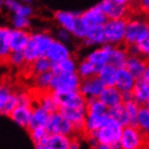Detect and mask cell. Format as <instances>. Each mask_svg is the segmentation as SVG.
Returning a JSON list of instances; mask_svg holds the SVG:
<instances>
[{
	"instance_id": "obj_1",
	"label": "cell",
	"mask_w": 149,
	"mask_h": 149,
	"mask_svg": "<svg viewBox=\"0 0 149 149\" xmlns=\"http://www.w3.org/2000/svg\"><path fill=\"white\" fill-rule=\"evenodd\" d=\"M149 36V20L142 15H131L127 18L124 45H136Z\"/></svg>"
},
{
	"instance_id": "obj_2",
	"label": "cell",
	"mask_w": 149,
	"mask_h": 149,
	"mask_svg": "<svg viewBox=\"0 0 149 149\" xmlns=\"http://www.w3.org/2000/svg\"><path fill=\"white\" fill-rule=\"evenodd\" d=\"M118 143L120 149H147L146 135L135 125L123 127Z\"/></svg>"
},
{
	"instance_id": "obj_3",
	"label": "cell",
	"mask_w": 149,
	"mask_h": 149,
	"mask_svg": "<svg viewBox=\"0 0 149 149\" xmlns=\"http://www.w3.org/2000/svg\"><path fill=\"white\" fill-rule=\"evenodd\" d=\"M122 130H123V127L116 120L109 118L104 126L89 135L92 136L99 143L112 146L119 142Z\"/></svg>"
},
{
	"instance_id": "obj_4",
	"label": "cell",
	"mask_w": 149,
	"mask_h": 149,
	"mask_svg": "<svg viewBox=\"0 0 149 149\" xmlns=\"http://www.w3.org/2000/svg\"><path fill=\"white\" fill-rule=\"evenodd\" d=\"M81 78L78 73H58L54 74L50 85V91L52 92H65L79 91Z\"/></svg>"
},
{
	"instance_id": "obj_5",
	"label": "cell",
	"mask_w": 149,
	"mask_h": 149,
	"mask_svg": "<svg viewBox=\"0 0 149 149\" xmlns=\"http://www.w3.org/2000/svg\"><path fill=\"white\" fill-rule=\"evenodd\" d=\"M127 19H109L103 25L108 45H124Z\"/></svg>"
},
{
	"instance_id": "obj_6",
	"label": "cell",
	"mask_w": 149,
	"mask_h": 149,
	"mask_svg": "<svg viewBox=\"0 0 149 149\" xmlns=\"http://www.w3.org/2000/svg\"><path fill=\"white\" fill-rule=\"evenodd\" d=\"M45 128L49 134L76 136L72 124L60 111L50 114Z\"/></svg>"
},
{
	"instance_id": "obj_7",
	"label": "cell",
	"mask_w": 149,
	"mask_h": 149,
	"mask_svg": "<svg viewBox=\"0 0 149 149\" xmlns=\"http://www.w3.org/2000/svg\"><path fill=\"white\" fill-rule=\"evenodd\" d=\"M54 95L60 109H84L86 108L87 99L80 92V91L54 92Z\"/></svg>"
},
{
	"instance_id": "obj_8",
	"label": "cell",
	"mask_w": 149,
	"mask_h": 149,
	"mask_svg": "<svg viewBox=\"0 0 149 149\" xmlns=\"http://www.w3.org/2000/svg\"><path fill=\"white\" fill-rule=\"evenodd\" d=\"M99 6L108 19H127L133 14L130 6L118 5L112 0H103L99 4Z\"/></svg>"
},
{
	"instance_id": "obj_9",
	"label": "cell",
	"mask_w": 149,
	"mask_h": 149,
	"mask_svg": "<svg viewBox=\"0 0 149 149\" xmlns=\"http://www.w3.org/2000/svg\"><path fill=\"white\" fill-rule=\"evenodd\" d=\"M106 87L98 75H93L85 79H81L80 85V92L86 99L99 98V96Z\"/></svg>"
},
{
	"instance_id": "obj_10",
	"label": "cell",
	"mask_w": 149,
	"mask_h": 149,
	"mask_svg": "<svg viewBox=\"0 0 149 149\" xmlns=\"http://www.w3.org/2000/svg\"><path fill=\"white\" fill-rule=\"evenodd\" d=\"M59 111L73 126L75 135H83L86 118V108L84 109H60Z\"/></svg>"
},
{
	"instance_id": "obj_11",
	"label": "cell",
	"mask_w": 149,
	"mask_h": 149,
	"mask_svg": "<svg viewBox=\"0 0 149 149\" xmlns=\"http://www.w3.org/2000/svg\"><path fill=\"white\" fill-rule=\"evenodd\" d=\"M99 100L108 109L116 107L123 103L122 92L115 86H107L99 96Z\"/></svg>"
},
{
	"instance_id": "obj_12",
	"label": "cell",
	"mask_w": 149,
	"mask_h": 149,
	"mask_svg": "<svg viewBox=\"0 0 149 149\" xmlns=\"http://www.w3.org/2000/svg\"><path fill=\"white\" fill-rule=\"evenodd\" d=\"M112 46L113 45H108V43L103 45L100 48L96 49L95 51L91 52L86 58L96 67V69L98 70V72L104 65L109 63V56Z\"/></svg>"
},
{
	"instance_id": "obj_13",
	"label": "cell",
	"mask_w": 149,
	"mask_h": 149,
	"mask_svg": "<svg viewBox=\"0 0 149 149\" xmlns=\"http://www.w3.org/2000/svg\"><path fill=\"white\" fill-rule=\"evenodd\" d=\"M136 80V79H135L125 66L117 68L115 87H117L122 93L130 92L132 91Z\"/></svg>"
},
{
	"instance_id": "obj_14",
	"label": "cell",
	"mask_w": 149,
	"mask_h": 149,
	"mask_svg": "<svg viewBox=\"0 0 149 149\" xmlns=\"http://www.w3.org/2000/svg\"><path fill=\"white\" fill-rule=\"evenodd\" d=\"M132 97L140 106L146 105L149 100V80L145 77L136 79L132 91Z\"/></svg>"
},
{
	"instance_id": "obj_15",
	"label": "cell",
	"mask_w": 149,
	"mask_h": 149,
	"mask_svg": "<svg viewBox=\"0 0 149 149\" xmlns=\"http://www.w3.org/2000/svg\"><path fill=\"white\" fill-rule=\"evenodd\" d=\"M109 113H103V114H89L86 113V118L84 123V130L83 135H89L96 130L104 126L109 119Z\"/></svg>"
},
{
	"instance_id": "obj_16",
	"label": "cell",
	"mask_w": 149,
	"mask_h": 149,
	"mask_svg": "<svg viewBox=\"0 0 149 149\" xmlns=\"http://www.w3.org/2000/svg\"><path fill=\"white\" fill-rule=\"evenodd\" d=\"M30 39V34L21 29L9 30L8 33V45L11 50L23 51Z\"/></svg>"
},
{
	"instance_id": "obj_17",
	"label": "cell",
	"mask_w": 149,
	"mask_h": 149,
	"mask_svg": "<svg viewBox=\"0 0 149 149\" xmlns=\"http://www.w3.org/2000/svg\"><path fill=\"white\" fill-rule=\"evenodd\" d=\"M33 106H26V105H16L14 110L9 114V117L16 125L21 127L27 128L32 115Z\"/></svg>"
},
{
	"instance_id": "obj_18",
	"label": "cell",
	"mask_w": 149,
	"mask_h": 149,
	"mask_svg": "<svg viewBox=\"0 0 149 149\" xmlns=\"http://www.w3.org/2000/svg\"><path fill=\"white\" fill-rule=\"evenodd\" d=\"M147 65V60L140 55H128L125 67L135 79L144 77Z\"/></svg>"
},
{
	"instance_id": "obj_19",
	"label": "cell",
	"mask_w": 149,
	"mask_h": 149,
	"mask_svg": "<svg viewBox=\"0 0 149 149\" xmlns=\"http://www.w3.org/2000/svg\"><path fill=\"white\" fill-rule=\"evenodd\" d=\"M82 20L84 23L89 26H93V25H104L109 19L105 14L102 12L100 7L98 6H95L89 10H87L83 14L81 15Z\"/></svg>"
},
{
	"instance_id": "obj_20",
	"label": "cell",
	"mask_w": 149,
	"mask_h": 149,
	"mask_svg": "<svg viewBox=\"0 0 149 149\" xmlns=\"http://www.w3.org/2000/svg\"><path fill=\"white\" fill-rule=\"evenodd\" d=\"M49 116L50 114L46 110L43 109L38 104L34 103L27 129L31 130L37 127H45Z\"/></svg>"
},
{
	"instance_id": "obj_21",
	"label": "cell",
	"mask_w": 149,
	"mask_h": 149,
	"mask_svg": "<svg viewBox=\"0 0 149 149\" xmlns=\"http://www.w3.org/2000/svg\"><path fill=\"white\" fill-rule=\"evenodd\" d=\"M45 57L48 58L51 62H60L62 60L69 58L70 52L67 47L62 42L52 41L46 52Z\"/></svg>"
},
{
	"instance_id": "obj_22",
	"label": "cell",
	"mask_w": 149,
	"mask_h": 149,
	"mask_svg": "<svg viewBox=\"0 0 149 149\" xmlns=\"http://www.w3.org/2000/svg\"><path fill=\"white\" fill-rule=\"evenodd\" d=\"M29 41L36 49L39 57H42L45 56L46 52L54 40L45 33H37L30 36Z\"/></svg>"
},
{
	"instance_id": "obj_23",
	"label": "cell",
	"mask_w": 149,
	"mask_h": 149,
	"mask_svg": "<svg viewBox=\"0 0 149 149\" xmlns=\"http://www.w3.org/2000/svg\"><path fill=\"white\" fill-rule=\"evenodd\" d=\"M85 39V43L88 45H106V37L103 25H93L88 29Z\"/></svg>"
},
{
	"instance_id": "obj_24",
	"label": "cell",
	"mask_w": 149,
	"mask_h": 149,
	"mask_svg": "<svg viewBox=\"0 0 149 149\" xmlns=\"http://www.w3.org/2000/svg\"><path fill=\"white\" fill-rule=\"evenodd\" d=\"M74 136L59 134H49L45 142L49 149H68Z\"/></svg>"
},
{
	"instance_id": "obj_25",
	"label": "cell",
	"mask_w": 149,
	"mask_h": 149,
	"mask_svg": "<svg viewBox=\"0 0 149 149\" xmlns=\"http://www.w3.org/2000/svg\"><path fill=\"white\" fill-rule=\"evenodd\" d=\"M127 57H128V54L125 45L112 46L109 63L112 64L116 68L124 67Z\"/></svg>"
},
{
	"instance_id": "obj_26",
	"label": "cell",
	"mask_w": 149,
	"mask_h": 149,
	"mask_svg": "<svg viewBox=\"0 0 149 149\" xmlns=\"http://www.w3.org/2000/svg\"><path fill=\"white\" fill-rule=\"evenodd\" d=\"M50 71L54 74L58 73H72L76 72V66L73 60L71 58H66L64 60L60 61V62H51Z\"/></svg>"
},
{
	"instance_id": "obj_27",
	"label": "cell",
	"mask_w": 149,
	"mask_h": 149,
	"mask_svg": "<svg viewBox=\"0 0 149 149\" xmlns=\"http://www.w3.org/2000/svg\"><path fill=\"white\" fill-rule=\"evenodd\" d=\"M27 66H28L27 67L28 74L34 77L38 74H41V73H43L45 72L50 71L51 61L48 58H46L45 56H42V57L38 58L37 60H36L33 63H28Z\"/></svg>"
},
{
	"instance_id": "obj_28",
	"label": "cell",
	"mask_w": 149,
	"mask_h": 149,
	"mask_svg": "<svg viewBox=\"0 0 149 149\" xmlns=\"http://www.w3.org/2000/svg\"><path fill=\"white\" fill-rule=\"evenodd\" d=\"M116 73L117 68L110 63H107L104 65L98 72V76L103 81L105 86H115L116 82Z\"/></svg>"
},
{
	"instance_id": "obj_29",
	"label": "cell",
	"mask_w": 149,
	"mask_h": 149,
	"mask_svg": "<svg viewBox=\"0 0 149 149\" xmlns=\"http://www.w3.org/2000/svg\"><path fill=\"white\" fill-rule=\"evenodd\" d=\"M108 113L109 115V118L116 120L118 123H119L122 127H126L130 125L129 118L126 112V109L124 108L123 103L118 105L116 107H113L108 109Z\"/></svg>"
},
{
	"instance_id": "obj_30",
	"label": "cell",
	"mask_w": 149,
	"mask_h": 149,
	"mask_svg": "<svg viewBox=\"0 0 149 149\" xmlns=\"http://www.w3.org/2000/svg\"><path fill=\"white\" fill-rule=\"evenodd\" d=\"M135 126L141 130L144 134H149V109L146 105L140 106L136 115Z\"/></svg>"
},
{
	"instance_id": "obj_31",
	"label": "cell",
	"mask_w": 149,
	"mask_h": 149,
	"mask_svg": "<svg viewBox=\"0 0 149 149\" xmlns=\"http://www.w3.org/2000/svg\"><path fill=\"white\" fill-rule=\"evenodd\" d=\"M77 16L78 14H72L69 12H57L55 14L56 20L62 24L63 29L69 33H72Z\"/></svg>"
},
{
	"instance_id": "obj_32",
	"label": "cell",
	"mask_w": 149,
	"mask_h": 149,
	"mask_svg": "<svg viewBox=\"0 0 149 149\" xmlns=\"http://www.w3.org/2000/svg\"><path fill=\"white\" fill-rule=\"evenodd\" d=\"M9 29L0 27V62H6L11 50L8 45Z\"/></svg>"
},
{
	"instance_id": "obj_33",
	"label": "cell",
	"mask_w": 149,
	"mask_h": 149,
	"mask_svg": "<svg viewBox=\"0 0 149 149\" xmlns=\"http://www.w3.org/2000/svg\"><path fill=\"white\" fill-rule=\"evenodd\" d=\"M54 73L51 71L45 72L43 73L38 74L33 77L34 80V85H36V89L41 90V91H48L50 90V85Z\"/></svg>"
},
{
	"instance_id": "obj_34",
	"label": "cell",
	"mask_w": 149,
	"mask_h": 149,
	"mask_svg": "<svg viewBox=\"0 0 149 149\" xmlns=\"http://www.w3.org/2000/svg\"><path fill=\"white\" fill-rule=\"evenodd\" d=\"M4 4L9 8L10 10L15 12V15L27 17L28 15L32 14V9L29 6H22L18 2L15 1V0H6V1H4Z\"/></svg>"
},
{
	"instance_id": "obj_35",
	"label": "cell",
	"mask_w": 149,
	"mask_h": 149,
	"mask_svg": "<svg viewBox=\"0 0 149 149\" xmlns=\"http://www.w3.org/2000/svg\"><path fill=\"white\" fill-rule=\"evenodd\" d=\"M78 74L80 75L81 79H85L93 75L98 74V70L90 62L89 60L85 59L83 62L80 64L78 69Z\"/></svg>"
},
{
	"instance_id": "obj_36",
	"label": "cell",
	"mask_w": 149,
	"mask_h": 149,
	"mask_svg": "<svg viewBox=\"0 0 149 149\" xmlns=\"http://www.w3.org/2000/svg\"><path fill=\"white\" fill-rule=\"evenodd\" d=\"M124 108L126 109V112L127 114V116L129 118V121H130V125H135L136 124V115L138 113L140 105L135 101L134 100H128L127 102H123Z\"/></svg>"
},
{
	"instance_id": "obj_37",
	"label": "cell",
	"mask_w": 149,
	"mask_h": 149,
	"mask_svg": "<svg viewBox=\"0 0 149 149\" xmlns=\"http://www.w3.org/2000/svg\"><path fill=\"white\" fill-rule=\"evenodd\" d=\"M88 29H89V26L84 23L81 15H78L75 24H74V28L72 30V33L74 34V36H76L77 37L85 38L87 32H88Z\"/></svg>"
},
{
	"instance_id": "obj_38",
	"label": "cell",
	"mask_w": 149,
	"mask_h": 149,
	"mask_svg": "<svg viewBox=\"0 0 149 149\" xmlns=\"http://www.w3.org/2000/svg\"><path fill=\"white\" fill-rule=\"evenodd\" d=\"M28 131L30 133V136H31V139L33 142V144H37V143L45 141L49 135L48 131L46 130V128L45 127L33 128V129H31Z\"/></svg>"
},
{
	"instance_id": "obj_39",
	"label": "cell",
	"mask_w": 149,
	"mask_h": 149,
	"mask_svg": "<svg viewBox=\"0 0 149 149\" xmlns=\"http://www.w3.org/2000/svg\"><path fill=\"white\" fill-rule=\"evenodd\" d=\"M14 91L6 83H0V114L3 113L6 103Z\"/></svg>"
},
{
	"instance_id": "obj_40",
	"label": "cell",
	"mask_w": 149,
	"mask_h": 149,
	"mask_svg": "<svg viewBox=\"0 0 149 149\" xmlns=\"http://www.w3.org/2000/svg\"><path fill=\"white\" fill-rule=\"evenodd\" d=\"M131 8L133 14L136 12L139 15L147 16L149 15V0H136Z\"/></svg>"
},
{
	"instance_id": "obj_41",
	"label": "cell",
	"mask_w": 149,
	"mask_h": 149,
	"mask_svg": "<svg viewBox=\"0 0 149 149\" xmlns=\"http://www.w3.org/2000/svg\"><path fill=\"white\" fill-rule=\"evenodd\" d=\"M6 62L8 63H10L14 66H17V67H21L23 64L25 63V60H24V56L23 54V51H14L11 52L9 56L7 58Z\"/></svg>"
},
{
	"instance_id": "obj_42",
	"label": "cell",
	"mask_w": 149,
	"mask_h": 149,
	"mask_svg": "<svg viewBox=\"0 0 149 149\" xmlns=\"http://www.w3.org/2000/svg\"><path fill=\"white\" fill-rule=\"evenodd\" d=\"M136 45L138 48L140 56H142L147 61H149V36H146L142 40H140Z\"/></svg>"
},
{
	"instance_id": "obj_43",
	"label": "cell",
	"mask_w": 149,
	"mask_h": 149,
	"mask_svg": "<svg viewBox=\"0 0 149 149\" xmlns=\"http://www.w3.org/2000/svg\"><path fill=\"white\" fill-rule=\"evenodd\" d=\"M17 105V98H16V91H13L11 93V95L9 96L8 98L6 103V106L4 108L3 110V115H6V116H9V114L14 110V109L16 107Z\"/></svg>"
},
{
	"instance_id": "obj_44",
	"label": "cell",
	"mask_w": 149,
	"mask_h": 149,
	"mask_svg": "<svg viewBox=\"0 0 149 149\" xmlns=\"http://www.w3.org/2000/svg\"><path fill=\"white\" fill-rule=\"evenodd\" d=\"M13 23H14V25L17 29H24L25 27H28L29 24H30V22H29L27 17L18 15H15L14 16Z\"/></svg>"
},
{
	"instance_id": "obj_45",
	"label": "cell",
	"mask_w": 149,
	"mask_h": 149,
	"mask_svg": "<svg viewBox=\"0 0 149 149\" xmlns=\"http://www.w3.org/2000/svg\"><path fill=\"white\" fill-rule=\"evenodd\" d=\"M68 149H81V143L79 141V139L77 138V136H74L72 138Z\"/></svg>"
},
{
	"instance_id": "obj_46",
	"label": "cell",
	"mask_w": 149,
	"mask_h": 149,
	"mask_svg": "<svg viewBox=\"0 0 149 149\" xmlns=\"http://www.w3.org/2000/svg\"><path fill=\"white\" fill-rule=\"evenodd\" d=\"M114 3H116L120 6H132V0H112Z\"/></svg>"
},
{
	"instance_id": "obj_47",
	"label": "cell",
	"mask_w": 149,
	"mask_h": 149,
	"mask_svg": "<svg viewBox=\"0 0 149 149\" xmlns=\"http://www.w3.org/2000/svg\"><path fill=\"white\" fill-rule=\"evenodd\" d=\"M59 37L62 39L63 41L66 42L69 40V32L66 31L65 29H63V30H60L59 31Z\"/></svg>"
},
{
	"instance_id": "obj_48",
	"label": "cell",
	"mask_w": 149,
	"mask_h": 149,
	"mask_svg": "<svg viewBox=\"0 0 149 149\" xmlns=\"http://www.w3.org/2000/svg\"><path fill=\"white\" fill-rule=\"evenodd\" d=\"M122 99H123V102H127L128 100H133L132 93H131V91L130 92H123L122 93Z\"/></svg>"
},
{
	"instance_id": "obj_49",
	"label": "cell",
	"mask_w": 149,
	"mask_h": 149,
	"mask_svg": "<svg viewBox=\"0 0 149 149\" xmlns=\"http://www.w3.org/2000/svg\"><path fill=\"white\" fill-rule=\"evenodd\" d=\"M93 149H112L111 146L108 144H103V143H98Z\"/></svg>"
},
{
	"instance_id": "obj_50",
	"label": "cell",
	"mask_w": 149,
	"mask_h": 149,
	"mask_svg": "<svg viewBox=\"0 0 149 149\" xmlns=\"http://www.w3.org/2000/svg\"><path fill=\"white\" fill-rule=\"evenodd\" d=\"M34 148H36V149H49L45 141L37 143V144H34Z\"/></svg>"
},
{
	"instance_id": "obj_51",
	"label": "cell",
	"mask_w": 149,
	"mask_h": 149,
	"mask_svg": "<svg viewBox=\"0 0 149 149\" xmlns=\"http://www.w3.org/2000/svg\"><path fill=\"white\" fill-rule=\"evenodd\" d=\"M145 78L148 79L149 80V61H147V65H146V72H145Z\"/></svg>"
},
{
	"instance_id": "obj_52",
	"label": "cell",
	"mask_w": 149,
	"mask_h": 149,
	"mask_svg": "<svg viewBox=\"0 0 149 149\" xmlns=\"http://www.w3.org/2000/svg\"><path fill=\"white\" fill-rule=\"evenodd\" d=\"M146 140H147V149H149V134L146 135Z\"/></svg>"
},
{
	"instance_id": "obj_53",
	"label": "cell",
	"mask_w": 149,
	"mask_h": 149,
	"mask_svg": "<svg viewBox=\"0 0 149 149\" xmlns=\"http://www.w3.org/2000/svg\"><path fill=\"white\" fill-rule=\"evenodd\" d=\"M3 3H4L3 0H0V9H1V7H2V5H3Z\"/></svg>"
},
{
	"instance_id": "obj_54",
	"label": "cell",
	"mask_w": 149,
	"mask_h": 149,
	"mask_svg": "<svg viewBox=\"0 0 149 149\" xmlns=\"http://www.w3.org/2000/svg\"><path fill=\"white\" fill-rule=\"evenodd\" d=\"M146 107H147V108L149 109V100H148V101L146 102Z\"/></svg>"
},
{
	"instance_id": "obj_55",
	"label": "cell",
	"mask_w": 149,
	"mask_h": 149,
	"mask_svg": "<svg viewBox=\"0 0 149 149\" xmlns=\"http://www.w3.org/2000/svg\"><path fill=\"white\" fill-rule=\"evenodd\" d=\"M23 1H25V2H30L31 0H23Z\"/></svg>"
},
{
	"instance_id": "obj_56",
	"label": "cell",
	"mask_w": 149,
	"mask_h": 149,
	"mask_svg": "<svg viewBox=\"0 0 149 149\" xmlns=\"http://www.w3.org/2000/svg\"><path fill=\"white\" fill-rule=\"evenodd\" d=\"M136 1V0H132V2H133V4H134V3H135ZM133 4H132V5H133Z\"/></svg>"
},
{
	"instance_id": "obj_57",
	"label": "cell",
	"mask_w": 149,
	"mask_h": 149,
	"mask_svg": "<svg viewBox=\"0 0 149 149\" xmlns=\"http://www.w3.org/2000/svg\"><path fill=\"white\" fill-rule=\"evenodd\" d=\"M146 17H147V19H148V20H149V15H147V16H146Z\"/></svg>"
}]
</instances>
